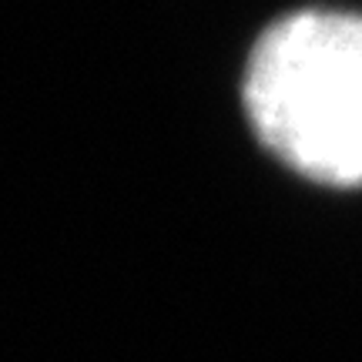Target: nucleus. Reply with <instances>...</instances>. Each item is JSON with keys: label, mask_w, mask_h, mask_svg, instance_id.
Listing matches in <instances>:
<instances>
[{"label": "nucleus", "mask_w": 362, "mask_h": 362, "mask_svg": "<svg viewBox=\"0 0 362 362\" xmlns=\"http://www.w3.org/2000/svg\"><path fill=\"white\" fill-rule=\"evenodd\" d=\"M245 111L275 158L322 185H362V17L302 11L269 27L245 71Z\"/></svg>", "instance_id": "f257e3e1"}]
</instances>
